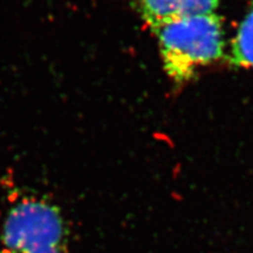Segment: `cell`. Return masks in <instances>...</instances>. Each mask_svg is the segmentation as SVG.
<instances>
[{"instance_id":"277c9868","label":"cell","mask_w":253,"mask_h":253,"mask_svg":"<svg viewBox=\"0 0 253 253\" xmlns=\"http://www.w3.org/2000/svg\"><path fill=\"white\" fill-rule=\"evenodd\" d=\"M230 62L236 67L253 71V0H250L248 12L231 42Z\"/></svg>"},{"instance_id":"6da1fadb","label":"cell","mask_w":253,"mask_h":253,"mask_svg":"<svg viewBox=\"0 0 253 253\" xmlns=\"http://www.w3.org/2000/svg\"><path fill=\"white\" fill-rule=\"evenodd\" d=\"M157 38L163 68L175 84L191 81L199 69L224 56L225 32L219 14H199L161 25Z\"/></svg>"},{"instance_id":"3957f363","label":"cell","mask_w":253,"mask_h":253,"mask_svg":"<svg viewBox=\"0 0 253 253\" xmlns=\"http://www.w3.org/2000/svg\"><path fill=\"white\" fill-rule=\"evenodd\" d=\"M220 0H138V12L151 31L186 17L216 13Z\"/></svg>"},{"instance_id":"7a4b0ae2","label":"cell","mask_w":253,"mask_h":253,"mask_svg":"<svg viewBox=\"0 0 253 253\" xmlns=\"http://www.w3.org/2000/svg\"><path fill=\"white\" fill-rule=\"evenodd\" d=\"M0 240V253H68L69 230L58 205L27 197L9 209Z\"/></svg>"}]
</instances>
